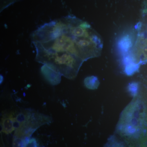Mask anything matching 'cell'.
<instances>
[{"label": "cell", "mask_w": 147, "mask_h": 147, "mask_svg": "<svg viewBox=\"0 0 147 147\" xmlns=\"http://www.w3.org/2000/svg\"><path fill=\"white\" fill-rule=\"evenodd\" d=\"M31 37L37 61L69 79L76 77L84 61L99 56L103 47L100 35L74 16L44 24Z\"/></svg>", "instance_id": "6da1fadb"}, {"label": "cell", "mask_w": 147, "mask_h": 147, "mask_svg": "<svg viewBox=\"0 0 147 147\" xmlns=\"http://www.w3.org/2000/svg\"><path fill=\"white\" fill-rule=\"evenodd\" d=\"M51 121L50 117L34 110H23L14 118L15 130L13 136L24 140L29 139L38 127L50 123Z\"/></svg>", "instance_id": "7a4b0ae2"}, {"label": "cell", "mask_w": 147, "mask_h": 147, "mask_svg": "<svg viewBox=\"0 0 147 147\" xmlns=\"http://www.w3.org/2000/svg\"><path fill=\"white\" fill-rule=\"evenodd\" d=\"M13 113H6L3 116L1 120V131L5 134H11L15 130L14 125V117Z\"/></svg>", "instance_id": "3957f363"}, {"label": "cell", "mask_w": 147, "mask_h": 147, "mask_svg": "<svg viewBox=\"0 0 147 147\" xmlns=\"http://www.w3.org/2000/svg\"><path fill=\"white\" fill-rule=\"evenodd\" d=\"M41 69L43 76L50 84L56 85L60 83L61 76L60 74L45 65L42 66Z\"/></svg>", "instance_id": "277c9868"}, {"label": "cell", "mask_w": 147, "mask_h": 147, "mask_svg": "<svg viewBox=\"0 0 147 147\" xmlns=\"http://www.w3.org/2000/svg\"><path fill=\"white\" fill-rule=\"evenodd\" d=\"M104 147H127L126 144L121 139L113 136L108 140Z\"/></svg>", "instance_id": "5b68a950"}, {"label": "cell", "mask_w": 147, "mask_h": 147, "mask_svg": "<svg viewBox=\"0 0 147 147\" xmlns=\"http://www.w3.org/2000/svg\"><path fill=\"white\" fill-rule=\"evenodd\" d=\"M24 147H38V146L35 139L34 138H29L25 140Z\"/></svg>", "instance_id": "8992f818"}, {"label": "cell", "mask_w": 147, "mask_h": 147, "mask_svg": "<svg viewBox=\"0 0 147 147\" xmlns=\"http://www.w3.org/2000/svg\"><path fill=\"white\" fill-rule=\"evenodd\" d=\"M143 13L147 12V0H144Z\"/></svg>", "instance_id": "52a82bcc"}]
</instances>
